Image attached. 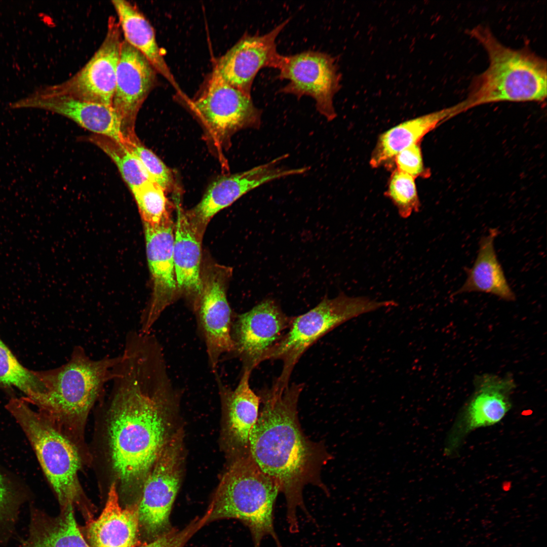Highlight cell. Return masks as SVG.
Wrapping results in <instances>:
<instances>
[{
    "mask_svg": "<svg viewBox=\"0 0 547 547\" xmlns=\"http://www.w3.org/2000/svg\"><path fill=\"white\" fill-rule=\"evenodd\" d=\"M6 407L29 441L62 509L81 503V461L75 446L45 415L32 410L24 398H13Z\"/></svg>",
    "mask_w": 547,
    "mask_h": 547,
    "instance_id": "cell-6",
    "label": "cell"
},
{
    "mask_svg": "<svg viewBox=\"0 0 547 547\" xmlns=\"http://www.w3.org/2000/svg\"><path fill=\"white\" fill-rule=\"evenodd\" d=\"M393 300L376 301L366 296H348L343 293L334 298L327 296L307 312L292 317L288 330L265 358L280 360L283 368L273 384L289 385L294 367L302 355L320 338L342 324L383 307L395 306Z\"/></svg>",
    "mask_w": 547,
    "mask_h": 547,
    "instance_id": "cell-7",
    "label": "cell"
},
{
    "mask_svg": "<svg viewBox=\"0 0 547 547\" xmlns=\"http://www.w3.org/2000/svg\"><path fill=\"white\" fill-rule=\"evenodd\" d=\"M468 33L487 53L489 65L474 79L460 112L488 103L542 102L546 98V60L527 48L514 49L501 43L487 27L478 25Z\"/></svg>",
    "mask_w": 547,
    "mask_h": 547,
    "instance_id": "cell-3",
    "label": "cell"
},
{
    "mask_svg": "<svg viewBox=\"0 0 547 547\" xmlns=\"http://www.w3.org/2000/svg\"><path fill=\"white\" fill-rule=\"evenodd\" d=\"M87 139L113 162L132 193L152 181L139 159L121 141L97 134H92Z\"/></svg>",
    "mask_w": 547,
    "mask_h": 547,
    "instance_id": "cell-28",
    "label": "cell"
},
{
    "mask_svg": "<svg viewBox=\"0 0 547 547\" xmlns=\"http://www.w3.org/2000/svg\"><path fill=\"white\" fill-rule=\"evenodd\" d=\"M9 106L12 109L36 108L48 110L70 119L93 134L119 141L123 139L120 119L111 105L50 94L40 87Z\"/></svg>",
    "mask_w": 547,
    "mask_h": 547,
    "instance_id": "cell-18",
    "label": "cell"
},
{
    "mask_svg": "<svg viewBox=\"0 0 547 547\" xmlns=\"http://www.w3.org/2000/svg\"><path fill=\"white\" fill-rule=\"evenodd\" d=\"M139 527L137 504L123 509L113 482L102 512L88 525L87 537L92 547H134Z\"/></svg>",
    "mask_w": 547,
    "mask_h": 547,
    "instance_id": "cell-20",
    "label": "cell"
},
{
    "mask_svg": "<svg viewBox=\"0 0 547 547\" xmlns=\"http://www.w3.org/2000/svg\"><path fill=\"white\" fill-rule=\"evenodd\" d=\"M457 106L456 104L410 119L381 134L371 155V166L376 168L384 166L403 149L420 143L425 135L458 114Z\"/></svg>",
    "mask_w": 547,
    "mask_h": 547,
    "instance_id": "cell-21",
    "label": "cell"
},
{
    "mask_svg": "<svg viewBox=\"0 0 547 547\" xmlns=\"http://www.w3.org/2000/svg\"><path fill=\"white\" fill-rule=\"evenodd\" d=\"M223 271L213 269L203 280L202 293L194 310L209 363L214 373L221 357L233 353L235 348L231 333V309L226 297Z\"/></svg>",
    "mask_w": 547,
    "mask_h": 547,
    "instance_id": "cell-17",
    "label": "cell"
},
{
    "mask_svg": "<svg viewBox=\"0 0 547 547\" xmlns=\"http://www.w3.org/2000/svg\"><path fill=\"white\" fill-rule=\"evenodd\" d=\"M477 393L467 406L462 421V433L499 422L511 408L507 393L512 380L486 375L476 380Z\"/></svg>",
    "mask_w": 547,
    "mask_h": 547,
    "instance_id": "cell-24",
    "label": "cell"
},
{
    "mask_svg": "<svg viewBox=\"0 0 547 547\" xmlns=\"http://www.w3.org/2000/svg\"><path fill=\"white\" fill-rule=\"evenodd\" d=\"M498 234L497 228H490L479 242L477 257L473 266L466 268V278L454 295L481 292L493 295L506 301L516 300L498 259L494 241Z\"/></svg>",
    "mask_w": 547,
    "mask_h": 547,
    "instance_id": "cell-22",
    "label": "cell"
},
{
    "mask_svg": "<svg viewBox=\"0 0 547 547\" xmlns=\"http://www.w3.org/2000/svg\"><path fill=\"white\" fill-rule=\"evenodd\" d=\"M186 101L201 123L206 140L223 162V151L230 146L234 134L245 129H259L261 125V111L251 96L213 72L203 93Z\"/></svg>",
    "mask_w": 547,
    "mask_h": 547,
    "instance_id": "cell-8",
    "label": "cell"
},
{
    "mask_svg": "<svg viewBox=\"0 0 547 547\" xmlns=\"http://www.w3.org/2000/svg\"><path fill=\"white\" fill-rule=\"evenodd\" d=\"M166 193L162 187L152 181L132 192L143 223L157 225L171 216Z\"/></svg>",
    "mask_w": 547,
    "mask_h": 547,
    "instance_id": "cell-29",
    "label": "cell"
},
{
    "mask_svg": "<svg viewBox=\"0 0 547 547\" xmlns=\"http://www.w3.org/2000/svg\"><path fill=\"white\" fill-rule=\"evenodd\" d=\"M278 484L263 473L250 454L235 460L224 473L206 513L207 523L236 519L249 529L254 547L270 535L281 547L274 525V507Z\"/></svg>",
    "mask_w": 547,
    "mask_h": 547,
    "instance_id": "cell-5",
    "label": "cell"
},
{
    "mask_svg": "<svg viewBox=\"0 0 547 547\" xmlns=\"http://www.w3.org/2000/svg\"><path fill=\"white\" fill-rule=\"evenodd\" d=\"M205 525L204 517L196 518L181 530L171 529L149 542L138 547H183L188 539Z\"/></svg>",
    "mask_w": 547,
    "mask_h": 547,
    "instance_id": "cell-33",
    "label": "cell"
},
{
    "mask_svg": "<svg viewBox=\"0 0 547 547\" xmlns=\"http://www.w3.org/2000/svg\"><path fill=\"white\" fill-rule=\"evenodd\" d=\"M289 20L262 35H246L217 61L213 73L225 83L251 96L254 79L263 67L279 69L283 55L276 40Z\"/></svg>",
    "mask_w": 547,
    "mask_h": 547,
    "instance_id": "cell-16",
    "label": "cell"
},
{
    "mask_svg": "<svg viewBox=\"0 0 547 547\" xmlns=\"http://www.w3.org/2000/svg\"><path fill=\"white\" fill-rule=\"evenodd\" d=\"M113 370L110 456L121 490L130 493L141 489L169 439L165 417L175 392L163 350L151 343H126Z\"/></svg>",
    "mask_w": 547,
    "mask_h": 547,
    "instance_id": "cell-1",
    "label": "cell"
},
{
    "mask_svg": "<svg viewBox=\"0 0 547 547\" xmlns=\"http://www.w3.org/2000/svg\"><path fill=\"white\" fill-rule=\"evenodd\" d=\"M288 154L250 170L222 176L209 186L200 202L185 212L190 221L203 236L212 218L251 190L266 183L287 176L307 172L309 167L288 168L280 165Z\"/></svg>",
    "mask_w": 547,
    "mask_h": 547,
    "instance_id": "cell-12",
    "label": "cell"
},
{
    "mask_svg": "<svg viewBox=\"0 0 547 547\" xmlns=\"http://www.w3.org/2000/svg\"><path fill=\"white\" fill-rule=\"evenodd\" d=\"M396 170L408 174L414 178H426L431 175L429 169L424 165L420 143L405 148L394 158Z\"/></svg>",
    "mask_w": 547,
    "mask_h": 547,
    "instance_id": "cell-32",
    "label": "cell"
},
{
    "mask_svg": "<svg viewBox=\"0 0 547 547\" xmlns=\"http://www.w3.org/2000/svg\"><path fill=\"white\" fill-rule=\"evenodd\" d=\"M118 21L110 16L103 41L88 62L74 75L56 85L43 86L45 92L111 105L122 41Z\"/></svg>",
    "mask_w": 547,
    "mask_h": 547,
    "instance_id": "cell-10",
    "label": "cell"
},
{
    "mask_svg": "<svg viewBox=\"0 0 547 547\" xmlns=\"http://www.w3.org/2000/svg\"><path fill=\"white\" fill-rule=\"evenodd\" d=\"M30 519L28 534L22 547H90L77 527L73 506L63 509L56 519L32 509Z\"/></svg>",
    "mask_w": 547,
    "mask_h": 547,
    "instance_id": "cell-26",
    "label": "cell"
},
{
    "mask_svg": "<svg viewBox=\"0 0 547 547\" xmlns=\"http://www.w3.org/2000/svg\"><path fill=\"white\" fill-rule=\"evenodd\" d=\"M118 22L124 40L142 53L158 73L162 74L184 98L179 85L168 67L157 43L153 28L138 9L129 1L113 0Z\"/></svg>",
    "mask_w": 547,
    "mask_h": 547,
    "instance_id": "cell-23",
    "label": "cell"
},
{
    "mask_svg": "<svg viewBox=\"0 0 547 547\" xmlns=\"http://www.w3.org/2000/svg\"><path fill=\"white\" fill-rule=\"evenodd\" d=\"M120 357L94 360L82 346H74L65 364L38 371L47 391L35 406L60 430L64 427L80 434L105 385L113 378Z\"/></svg>",
    "mask_w": 547,
    "mask_h": 547,
    "instance_id": "cell-4",
    "label": "cell"
},
{
    "mask_svg": "<svg viewBox=\"0 0 547 547\" xmlns=\"http://www.w3.org/2000/svg\"><path fill=\"white\" fill-rule=\"evenodd\" d=\"M143 224L153 290L149 303L141 316L139 330L149 334L164 309L176 299L178 291L173 259L174 225L171 217L157 225Z\"/></svg>",
    "mask_w": 547,
    "mask_h": 547,
    "instance_id": "cell-14",
    "label": "cell"
},
{
    "mask_svg": "<svg viewBox=\"0 0 547 547\" xmlns=\"http://www.w3.org/2000/svg\"><path fill=\"white\" fill-rule=\"evenodd\" d=\"M17 512L14 495L0 473V528L13 524Z\"/></svg>",
    "mask_w": 547,
    "mask_h": 547,
    "instance_id": "cell-34",
    "label": "cell"
},
{
    "mask_svg": "<svg viewBox=\"0 0 547 547\" xmlns=\"http://www.w3.org/2000/svg\"><path fill=\"white\" fill-rule=\"evenodd\" d=\"M0 387H15L35 405L46 393L47 387L38 371L24 367L0 338Z\"/></svg>",
    "mask_w": 547,
    "mask_h": 547,
    "instance_id": "cell-27",
    "label": "cell"
},
{
    "mask_svg": "<svg viewBox=\"0 0 547 547\" xmlns=\"http://www.w3.org/2000/svg\"><path fill=\"white\" fill-rule=\"evenodd\" d=\"M178 434L169 438L141 488L137 503L139 526L154 538L171 529L170 515L181 476V445Z\"/></svg>",
    "mask_w": 547,
    "mask_h": 547,
    "instance_id": "cell-9",
    "label": "cell"
},
{
    "mask_svg": "<svg viewBox=\"0 0 547 547\" xmlns=\"http://www.w3.org/2000/svg\"><path fill=\"white\" fill-rule=\"evenodd\" d=\"M121 142L139 159L152 181L166 192L174 191L176 182L172 171L142 144L136 135L124 138Z\"/></svg>",
    "mask_w": 547,
    "mask_h": 547,
    "instance_id": "cell-31",
    "label": "cell"
},
{
    "mask_svg": "<svg viewBox=\"0 0 547 547\" xmlns=\"http://www.w3.org/2000/svg\"><path fill=\"white\" fill-rule=\"evenodd\" d=\"M202 237L185 212L177 207L173 244L175 276L178 293L191 299L194 310L203 288L201 276Z\"/></svg>",
    "mask_w": 547,
    "mask_h": 547,
    "instance_id": "cell-19",
    "label": "cell"
},
{
    "mask_svg": "<svg viewBox=\"0 0 547 547\" xmlns=\"http://www.w3.org/2000/svg\"><path fill=\"white\" fill-rule=\"evenodd\" d=\"M292 319L271 298L262 300L237 317L231 326L235 346L233 354L243 362V369L252 371L265 361L289 329Z\"/></svg>",
    "mask_w": 547,
    "mask_h": 547,
    "instance_id": "cell-13",
    "label": "cell"
},
{
    "mask_svg": "<svg viewBox=\"0 0 547 547\" xmlns=\"http://www.w3.org/2000/svg\"><path fill=\"white\" fill-rule=\"evenodd\" d=\"M303 384L284 388L274 384L259 397L262 404L249 438V454L260 470L279 485L287 502L290 531H299L297 510L311 518L304 504L302 491L309 483L327 491L320 481L322 466L331 458L323 447L303 433L297 404Z\"/></svg>",
    "mask_w": 547,
    "mask_h": 547,
    "instance_id": "cell-2",
    "label": "cell"
},
{
    "mask_svg": "<svg viewBox=\"0 0 547 547\" xmlns=\"http://www.w3.org/2000/svg\"><path fill=\"white\" fill-rule=\"evenodd\" d=\"M415 179L396 169L389 179L385 194L391 200L402 218H408L413 213L418 212L421 206Z\"/></svg>",
    "mask_w": 547,
    "mask_h": 547,
    "instance_id": "cell-30",
    "label": "cell"
},
{
    "mask_svg": "<svg viewBox=\"0 0 547 547\" xmlns=\"http://www.w3.org/2000/svg\"><path fill=\"white\" fill-rule=\"evenodd\" d=\"M251 372L243 369L239 382L233 390L222 382L217 372L215 373L227 410L229 435L238 446L248 450L250 434L257 420L260 404L259 396L250 386Z\"/></svg>",
    "mask_w": 547,
    "mask_h": 547,
    "instance_id": "cell-25",
    "label": "cell"
},
{
    "mask_svg": "<svg viewBox=\"0 0 547 547\" xmlns=\"http://www.w3.org/2000/svg\"><path fill=\"white\" fill-rule=\"evenodd\" d=\"M278 69L279 77L289 81L281 92L299 98L310 96L318 111L327 121L336 117L333 98L340 89L341 77L333 57L312 51L283 56Z\"/></svg>",
    "mask_w": 547,
    "mask_h": 547,
    "instance_id": "cell-11",
    "label": "cell"
},
{
    "mask_svg": "<svg viewBox=\"0 0 547 547\" xmlns=\"http://www.w3.org/2000/svg\"><path fill=\"white\" fill-rule=\"evenodd\" d=\"M157 71L139 51L122 41L111 106L121 123L123 138L136 135V119L157 83Z\"/></svg>",
    "mask_w": 547,
    "mask_h": 547,
    "instance_id": "cell-15",
    "label": "cell"
}]
</instances>
